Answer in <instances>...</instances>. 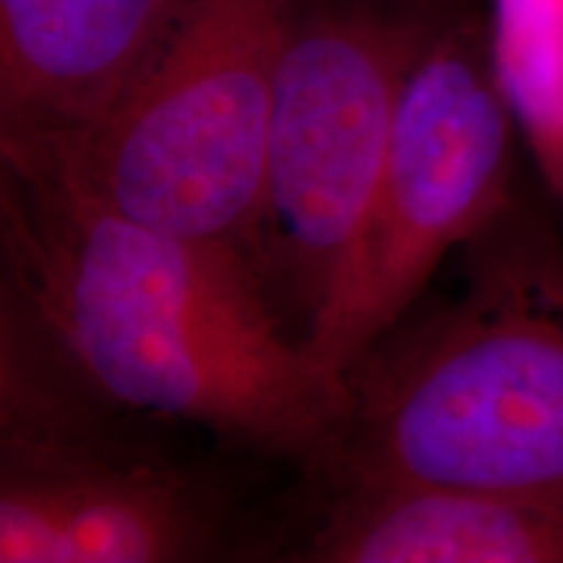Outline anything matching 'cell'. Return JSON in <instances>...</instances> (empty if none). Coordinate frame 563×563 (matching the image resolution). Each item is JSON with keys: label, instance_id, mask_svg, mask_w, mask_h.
<instances>
[{"label": "cell", "instance_id": "6da1fadb", "mask_svg": "<svg viewBox=\"0 0 563 563\" xmlns=\"http://www.w3.org/2000/svg\"><path fill=\"white\" fill-rule=\"evenodd\" d=\"M3 285L91 384L235 452L311 467L344 378L300 342L241 253L104 207L40 159L0 154Z\"/></svg>", "mask_w": 563, "mask_h": 563}, {"label": "cell", "instance_id": "7a4b0ae2", "mask_svg": "<svg viewBox=\"0 0 563 563\" xmlns=\"http://www.w3.org/2000/svg\"><path fill=\"white\" fill-rule=\"evenodd\" d=\"M344 373L332 443L302 475L563 501V241L517 196Z\"/></svg>", "mask_w": 563, "mask_h": 563}, {"label": "cell", "instance_id": "3957f363", "mask_svg": "<svg viewBox=\"0 0 563 563\" xmlns=\"http://www.w3.org/2000/svg\"><path fill=\"white\" fill-rule=\"evenodd\" d=\"M0 290V563L251 559L207 470L165 449Z\"/></svg>", "mask_w": 563, "mask_h": 563}, {"label": "cell", "instance_id": "277c9868", "mask_svg": "<svg viewBox=\"0 0 563 563\" xmlns=\"http://www.w3.org/2000/svg\"><path fill=\"white\" fill-rule=\"evenodd\" d=\"M287 13L290 0H186L146 68L79 144L0 154L60 167L129 220L222 245L258 269Z\"/></svg>", "mask_w": 563, "mask_h": 563}, {"label": "cell", "instance_id": "5b68a950", "mask_svg": "<svg viewBox=\"0 0 563 563\" xmlns=\"http://www.w3.org/2000/svg\"><path fill=\"white\" fill-rule=\"evenodd\" d=\"M456 0H290L274 70L264 285L311 340L389 150L415 63Z\"/></svg>", "mask_w": 563, "mask_h": 563}, {"label": "cell", "instance_id": "8992f818", "mask_svg": "<svg viewBox=\"0 0 563 563\" xmlns=\"http://www.w3.org/2000/svg\"><path fill=\"white\" fill-rule=\"evenodd\" d=\"M519 131L490 58L488 19L456 0L415 63L389 150L308 347L344 378L460 253L517 199Z\"/></svg>", "mask_w": 563, "mask_h": 563}, {"label": "cell", "instance_id": "52a82bcc", "mask_svg": "<svg viewBox=\"0 0 563 563\" xmlns=\"http://www.w3.org/2000/svg\"><path fill=\"white\" fill-rule=\"evenodd\" d=\"M311 490L258 559L298 563H563V501L431 483L302 475Z\"/></svg>", "mask_w": 563, "mask_h": 563}, {"label": "cell", "instance_id": "ba28073f", "mask_svg": "<svg viewBox=\"0 0 563 563\" xmlns=\"http://www.w3.org/2000/svg\"><path fill=\"white\" fill-rule=\"evenodd\" d=\"M186 0H0V152L58 154L121 100Z\"/></svg>", "mask_w": 563, "mask_h": 563}, {"label": "cell", "instance_id": "9c48e42d", "mask_svg": "<svg viewBox=\"0 0 563 563\" xmlns=\"http://www.w3.org/2000/svg\"><path fill=\"white\" fill-rule=\"evenodd\" d=\"M485 19L519 139L563 214V0H488Z\"/></svg>", "mask_w": 563, "mask_h": 563}]
</instances>
